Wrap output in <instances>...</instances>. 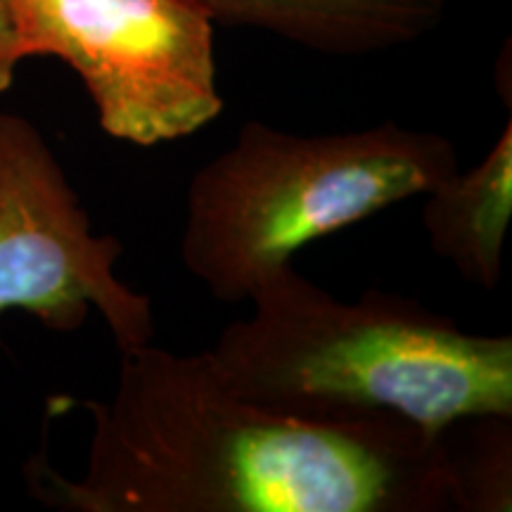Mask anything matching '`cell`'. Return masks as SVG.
Returning <instances> with one entry per match:
<instances>
[{
  "mask_svg": "<svg viewBox=\"0 0 512 512\" xmlns=\"http://www.w3.org/2000/svg\"><path fill=\"white\" fill-rule=\"evenodd\" d=\"M121 361L112 401H88L83 479L31 467L36 496L76 512L456 510L444 432L401 418L330 420L242 399L207 351L150 344Z\"/></svg>",
  "mask_w": 512,
  "mask_h": 512,
  "instance_id": "6da1fadb",
  "label": "cell"
},
{
  "mask_svg": "<svg viewBox=\"0 0 512 512\" xmlns=\"http://www.w3.org/2000/svg\"><path fill=\"white\" fill-rule=\"evenodd\" d=\"M27 57V46L19 34L15 17H12L8 5L0 0V93H5L12 86L19 62H24Z\"/></svg>",
  "mask_w": 512,
  "mask_h": 512,
  "instance_id": "9c48e42d",
  "label": "cell"
},
{
  "mask_svg": "<svg viewBox=\"0 0 512 512\" xmlns=\"http://www.w3.org/2000/svg\"><path fill=\"white\" fill-rule=\"evenodd\" d=\"M3 3H5V5H8V8H10V12H12V0H3Z\"/></svg>",
  "mask_w": 512,
  "mask_h": 512,
  "instance_id": "30bf717a",
  "label": "cell"
},
{
  "mask_svg": "<svg viewBox=\"0 0 512 512\" xmlns=\"http://www.w3.org/2000/svg\"><path fill=\"white\" fill-rule=\"evenodd\" d=\"M29 57H60L91 95L100 128L152 147L223 112L214 27L197 0H12Z\"/></svg>",
  "mask_w": 512,
  "mask_h": 512,
  "instance_id": "277c9868",
  "label": "cell"
},
{
  "mask_svg": "<svg viewBox=\"0 0 512 512\" xmlns=\"http://www.w3.org/2000/svg\"><path fill=\"white\" fill-rule=\"evenodd\" d=\"M207 354L242 399L304 418H401L427 432L512 415V337L475 335L399 294L339 302L292 264Z\"/></svg>",
  "mask_w": 512,
  "mask_h": 512,
  "instance_id": "7a4b0ae2",
  "label": "cell"
},
{
  "mask_svg": "<svg viewBox=\"0 0 512 512\" xmlns=\"http://www.w3.org/2000/svg\"><path fill=\"white\" fill-rule=\"evenodd\" d=\"M121 242L95 235L62 166L31 121L0 114V313L19 309L74 332L91 309L121 354L150 344L152 304L114 273Z\"/></svg>",
  "mask_w": 512,
  "mask_h": 512,
  "instance_id": "5b68a950",
  "label": "cell"
},
{
  "mask_svg": "<svg viewBox=\"0 0 512 512\" xmlns=\"http://www.w3.org/2000/svg\"><path fill=\"white\" fill-rule=\"evenodd\" d=\"M422 197V226L434 252L467 283L494 292L512 216V117L482 162Z\"/></svg>",
  "mask_w": 512,
  "mask_h": 512,
  "instance_id": "52a82bcc",
  "label": "cell"
},
{
  "mask_svg": "<svg viewBox=\"0 0 512 512\" xmlns=\"http://www.w3.org/2000/svg\"><path fill=\"white\" fill-rule=\"evenodd\" d=\"M214 24L266 31L325 55L411 46L437 27L446 0H197Z\"/></svg>",
  "mask_w": 512,
  "mask_h": 512,
  "instance_id": "8992f818",
  "label": "cell"
},
{
  "mask_svg": "<svg viewBox=\"0 0 512 512\" xmlns=\"http://www.w3.org/2000/svg\"><path fill=\"white\" fill-rule=\"evenodd\" d=\"M456 171L451 140L394 121L335 136L247 121L192 176L181 261L214 299L249 302L304 245L425 195Z\"/></svg>",
  "mask_w": 512,
  "mask_h": 512,
  "instance_id": "3957f363",
  "label": "cell"
},
{
  "mask_svg": "<svg viewBox=\"0 0 512 512\" xmlns=\"http://www.w3.org/2000/svg\"><path fill=\"white\" fill-rule=\"evenodd\" d=\"M512 415H477L444 430L456 510L508 512L512 501Z\"/></svg>",
  "mask_w": 512,
  "mask_h": 512,
  "instance_id": "ba28073f",
  "label": "cell"
}]
</instances>
